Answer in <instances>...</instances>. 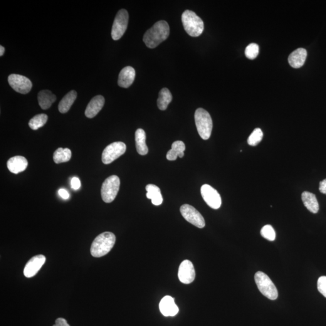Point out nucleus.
Masks as SVG:
<instances>
[{"instance_id":"obj_1","label":"nucleus","mask_w":326,"mask_h":326,"mask_svg":"<svg viewBox=\"0 0 326 326\" xmlns=\"http://www.w3.org/2000/svg\"><path fill=\"white\" fill-rule=\"evenodd\" d=\"M169 33V26L167 22L159 21L146 32L143 41L148 48L154 49L167 39Z\"/></svg>"},{"instance_id":"obj_2","label":"nucleus","mask_w":326,"mask_h":326,"mask_svg":"<svg viewBox=\"0 0 326 326\" xmlns=\"http://www.w3.org/2000/svg\"><path fill=\"white\" fill-rule=\"evenodd\" d=\"M115 236L111 232H104L96 237L91 247V254L95 258L107 254L114 246Z\"/></svg>"},{"instance_id":"obj_3","label":"nucleus","mask_w":326,"mask_h":326,"mask_svg":"<svg viewBox=\"0 0 326 326\" xmlns=\"http://www.w3.org/2000/svg\"><path fill=\"white\" fill-rule=\"evenodd\" d=\"M181 20L185 31L192 37L201 35L204 29V24L201 18L194 12L186 10L182 15Z\"/></svg>"},{"instance_id":"obj_4","label":"nucleus","mask_w":326,"mask_h":326,"mask_svg":"<svg viewBox=\"0 0 326 326\" xmlns=\"http://www.w3.org/2000/svg\"><path fill=\"white\" fill-rule=\"evenodd\" d=\"M195 120L200 137L203 140H208L213 129V122L210 114L203 108L197 109L195 111Z\"/></svg>"},{"instance_id":"obj_5","label":"nucleus","mask_w":326,"mask_h":326,"mask_svg":"<svg viewBox=\"0 0 326 326\" xmlns=\"http://www.w3.org/2000/svg\"><path fill=\"white\" fill-rule=\"evenodd\" d=\"M254 279L259 291L264 296L271 300H275L277 298V290L270 278L266 274L259 271L254 276Z\"/></svg>"},{"instance_id":"obj_6","label":"nucleus","mask_w":326,"mask_h":326,"mask_svg":"<svg viewBox=\"0 0 326 326\" xmlns=\"http://www.w3.org/2000/svg\"><path fill=\"white\" fill-rule=\"evenodd\" d=\"M120 181L116 175H112L105 180L101 189V195L103 201L106 203H111L117 196L119 191Z\"/></svg>"},{"instance_id":"obj_7","label":"nucleus","mask_w":326,"mask_h":326,"mask_svg":"<svg viewBox=\"0 0 326 326\" xmlns=\"http://www.w3.org/2000/svg\"><path fill=\"white\" fill-rule=\"evenodd\" d=\"M129 15L127 10L121 9L116 15L111 31V36L114 40L117 41L123 36L127 31Z\"/></svg>"},{"instance_id":"obj_8","label":"nucleus","mask_w":326,"mask_h":326,"mask_svg":"<svg viewBox=\"0 0 326 326\" xmlns=\"http://www.w3.org/2000/svg\"><path fill=\"white\" fill-rule=\"evenodd\" d=\"M127 146L124 143L118 142L111 143L106 147L102 153V162L105 164H111L118 158L125 154Z\"/></svg>"},{"instance_id":"obj_9","label":"nucleus","mask_w":326,"mask_h":326,"mask_svg":"<svg viewBox=\"0 0 326 326\" xmlns=\"http://www.w3.org/2000/svg\"><path fill=\"white\" fill-rule=\"evenodd\" d=\"M180 212L187 222L197 228H202L206 226L203 216L195 207L189 204H184L180 208Z\"/></svg>"},{"instance_id":"obj_10","label":"nucleus","mask_w":326,"mask_h":326,"mask_svg":"<svg viewBox=\"0 0 326 326\" xmlns=\"http://www.w3.org/2000/svg\"><path fill=\"white\" fill-rule=\"evenodd\" d=\"M201 194L202 198L210 207L215 210L221 207L222 204L221 195L213 187L209 184H204L201 187Z\"/></svg>"},{"instance_id":"obj_11","label":"nucleus","mask_w":326,"mask_h":326,"mask_svg":"<svg viewBox=\"0 0 326 326\" xmlns=\"http://www.w3.org/2000/svg\"><path fill=\"white\" fill-rule=\"evenodd\" d=\"M8 82L10 86L15 91L23 95L29 93L32 88V82L29 78L16 74L9 75Z\"/></svg>"},{"instance_id":"obj_12","label":"nucleus","mask_w":326,"mask_h":326,"mask_svg":"<svg viewBox=\"0 0 326 326\" xmlns=\"http://www.w3.org/2000/svg\"><path fill=\"white\" fill-rule=\"evenodd\" d=\"M196 276L193 263L189 260H185L179 265V278L184 284H190L194 281Z\"/></svg>"},{"instance_id":"obj_13","label":"nucleus","mask_w":326,"mask_h":326,"mask_svg":"<svg viewBox=\"0 0 326 326\" xmlns=\"http://www.w3.org/2000/svg\"><path fill=\"white\" fill-rule=\"evenodd\" d=\"M46 257L42 254L33 257L26 263L24 270V276L27 278H31L36 275L45 263Z\"/></svg>"},{"instance_id":"obj_14","label":"nucleus","mask_w":326,"mask_h":326,"mask_svg":"<svg viewBox=\"0 0 326 326\" xmlns=\"http://www.w3.org/2000/svg\"><path fill=\"white\" fill-rule=\"evenodd\" d=\"M160 310L165 317H174L179 312V309L175 303L174 298L165 296L160 303Z\"/></svg>"},{"instance_id":"obj_15","label":"nucleus","mask_w":326,"mask_h":326,"mask_svg":"<svg viewBox=\"0 0 326 326\" xmlns=\"http://www.w3.org/2000/svg\"><path fill=\"white\" fill-rule=\"evenodd\" d=\"M135 71L132 66H126L121 70L118 76V85L120 87L127 88L134 82Z\"/></svg>"},{"instance_id":"obj_16","label":"nucleus","mask_w":326,"mask_h":326,"mask_svg":"<svg viewBox=\"0 0 326 326\" xmlns=\"http://www.w3.org/2000/svg\"><path fill=\"white\" fill-rule=\"evenodd\" d=\"M104 104L105 98L102 96H97L93 98L86 108V117L90 118L95 117L102 110Z\"/></svg>"},{"instance_id":"obj_17","label":"nucleus","mask_w":326,"mask_h":326,"mask_svg":"<svg viewBox=\"0 0 326 326\" xmlns=\"http://www.w3.org/2000/svg\"><path fill=\"white\" fill-rule=\"evenodd\" d=\"M28 162L25 157L16 156L11 158L7 163L9 171L15 174L24 172L27 169Z\"/></svg>"},{"instance_id":"obj_18","label":"nucleus","mask_w":326,"mask_h":326,"mask_svg":"<svg viewBox=\"0 0 326 326\" xmlns=\"http://www.w3.org/2000/svg\"><path fill=\"white\" fill-rule=\"evenodd\" d=\"M306 58H307V51L306 49H298L289 56V64L293 68H299L305 64Z\"/></svg>"},{"instance_id":"obj_19","label":"nucleus","mask_w":326,"mask_h":326,"mask_svg":"<svg viewBox=\"0 0 326 326\" xmlns=\"http://www.w3.org/2000/svg\"><path fill=\"white\" fill-rule=\"evenodd\" d=\"M301 199L305 206L311 213H317L319 211V204L315 195L309 192H304Z\"/></svg>"},{"instance_id":"obj_20","label":"nucleus","mask_w":326,"mask_h":326,"mask_svg":"<svg viewBox=\"0 0 326 326\" xmlns=\"http://www.w3.org/2000/svg\"><path fill=\"white\" fill-rule=\"evenodd\" d=\"M39 106L43 110H48L56 100V96L49 90H43L38 93Z\"/></svg>"},{"instance_id":"obj_21","label":"nucleus","mask_w":326,"mask_h":326,"mask_svg":"<svg viewBox=\"0 0 326 326\" xmlns=\"http://www.w3.org/2000/svg\"><path fill=\"white\" fill-rule=\"evenodd\" d=\"M186 146L182 141H176L172 143V149L167 153L166 158L169 161H175L177 157L182 158L184 155Z\"/></svg>"},{"instance_id":"obj_22","label":"nucleus","mask_w":326,"mask_h":326,"mask_svg":"<svg viewBox=\"0 0 326 326\" xmlns=\"http://www.w3.org/2000/svg\"><path fill=\"white\" fill-rule=\"evenodd\" d=\"M146 133L142 129H138L135 134L136 149L141 155H147L148 153V147L146 144Z\"/></svg>"},{"instance_id":"obj_23","label":"nucleus","mask_w":326,"mask_h":326,"mask_svg":"<svg viewBox=\"0 0 326 326\" xmlns=\"http://www.w3.org/2000/svg\"><path fill=\"white\" fill-rule=\"evenodd\" d=\"M77 92L75 90L71 91L66 94L59 102L58 106L59 112L62 114L67 113L77 98Z\"/></svg>"},{"instance_id":"obj_24","label":"nucleus","mask_w":326,"mask_h":326,"mask_svg":"<svg viewBox=\"0 0 326 326\" xmlns=\"http://www.w3.org/2000/svg\"><path fill=\"white\" fill-rule=\"evenodd\" d=\"M147 194V197L148 199L152 200V203L155 206H160L163 203V199L159 187L154 184H148L146 187Z\"/></svg>"},{"instance_id":"obj_25","label":"nucleus","mask_w":326,"mask_h":326,"mask_svg":"<svg viewBox=\"0 0 326 326\" xmlns=\"http://www.w3.org/2000/svg\"><path fill=\"white\" fill-rule=\"evenodd\" d=\"M172 100V96L170 91L166 88H163L160 91L159 97L157 100L158 107L160 110L164 111L166 110Z\"/></svg>"},{"instance_id":"obj_26","label":"nucleus","mask_w":326,"mask_h":326,"mask_svg":"<svg viewBox=\"0 0 326 326\" xmlns=\"http://www.w3.org/2000/svg\"><path fill=\"white\" fill-rule=\"evenodd\" d=\"M71 158V151L68 148L59 147L54 152L53 160L56 164L70 161Z\"/></svg>"},{"instance_id":"obj_27","label":"nucleus","mask_w":326,"mask_h":326,"mask_svg":"<svg viewBox=\"0 0 326 326\" xmlns=\"http://www.w3.org/2000/svg\"><path fill=\"white\" fill-rule=\"evenodd\" d=\"M48 116L45 114H40L32 118L29 123L30 128L33 130H38L43 127L48 122Z\"/></svg>"},{"instance_id":"obj_28","label":"nucleus","mask_w":326,"mask_h":326,"mask_svg":"<svg viewBox=\"0 0 326 326\" xmlns=\"http://www.w3.org/2000/svg\"><path fill=\"white\" fill-rule=\"evenodd\" d=\"M263 132L260 128H256L248 138V143L251 147H256L263 138Z\"/></svg>"},{"instance_id":"obj_29","label":"nucleus","mask_w":326,"mask_h":326,"mask_svg":"<svg viewBox=\"0 0 326 326\" xmlns=\"http://www.w3.org/2000/svg\"><path fill=\"white\" fill-rule=\"evenodd\" d=\"M261 234L263 238L268 241H274L276 238V231L270 225H266L261 229Z\"/></svg>"},{"instance_id":"obj_30","label":"nucleus","mask_w":326,"mask_h":326,"mask_svg":"<svg viewBox=\"0 0 326 326\" xmlns=\"http://www.w3.org/2000/svg\"><path fill=\"white\" fill-rule=\"evenodd\" d=\"M259 53V46L258 44L255 43L249 44L246 47L245 51H244L246 58L251 59V60L256 59L257 56H258Z\"/></svg>"},{"instance_id":"obj_31","label":"nucleus","mask_w":326,"mask_h":326,"mask_svg":"<svg viewBox=\"0 0 326 326\" xmlns=\"http://www.w3.org/2000/svg\"><path fill=\"white\" fill-rule=\"evenodd\" d=\"M318 290L326 298V276L320 277L317 282Z\"/></svg>"},{"instance_id":"obj_32","label":"nucleus","mask_w":326,"mask_h":326,"mask_svg":"<svg viewBox=\"0 0 326 326\" xmlns=\"http://www.w3.org/2000/svg\"><path fill=\"white\" fill-rule=\"evenodd\" d=\"M71 186L74 190L80 189L81 186L80 179L77 177H73L71 180Z\"/></svg>"},{"instance_id":"obj_33","label":"nucleus","mask_w":326,"mask_h":326,"mask_svg":"<svg viewBox=\"0 0 326 326\" xmlns=\"http://www.w3.org/2000/svg\"><path fill=\"white\" fill-rule=\"evenodd\" d=\"M53 326H70L67 322L63 318H59L56 320L55 325Z\"/></svg>"},{"instance_id":"obj_34","label":"nucleus","mask_w":326,"mask_h":326,"mask_svg":"<svg viewBox=\"0 0 326 326\" xmlns=\"http://www.w3.org/2000/svg\"><path fill=\"white\" fill-rule=\"evenodd\" d=\"M59 194L64 199H68L70 197V194L65 189H61L59 190Z\"/></svg>"},{"instance_id":"obj_35","label":"nucleus","mask_w":326,"mask_h":326,"mask_svg":"<svg viewBox=\"0 0 326 326\" xmlns=\"http://www.w3.org/2000/svg\"><path fill=\"white\" fill-rule=\"evenodd\" d=\"M319 190L321 193L326 195V179L320 182Z\"/></svg>"},{"instance_id":"obj_36","label":"nucleus","mask_w":326,"mask_h":326,"mask_svg":"<svg viewBox=\"0 0 326 326\" xmlns=\"http://www.w3.org/2000/svg\"><path fill=\"white\" fill-rule=\"evenodd\" d=\"M5 51V49L4 47L2 46H0V56H2L3 55Z\"/></svg>"}]
</instances>
